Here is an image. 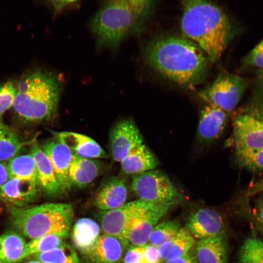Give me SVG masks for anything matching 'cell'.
<instances>
[{
  "label": "cell",
  "instance_id": "6da1fadb",
  "mask_svg": "<svg viewBox=\"0 0 263 263\" xmlns=\"http://www.w3.org/2000/svg\"><path fill=\"white\" fill-rule=\"evenodd\" d=\"M145 58L156 73L175 83L192 88L205 79L211 62L204 51L184 37L163 36L146 46Z\"/></svg>",
  "mask_w": 263,
  "mask_h": 263
},
{
  "label": "cell",
  "instance_id": "7a4b0ae2",
  "mask_svg": "<svg viewBox=\"0 0 263 263\" xmlns=\"http://www.w3.org/2000/svg\"><path fill=\"white\" fill-rule=\"evenodd\" d=\"M180 26L184 37L196 44L211 62L217 61L232 36L230 20L224 10L207 0L181 1Z\"/></svg>",
  "mask_w": 263,
  "mask_h": 263
},
{
  "label": "cell",
  "instance_id": "3957f363",
  "mask_svg": "<svg viewBox=\"0 0 263 263\" xmlns=\"http://www.w3.org/2000/svg\"><path fill=\"white\" fill-rule=\"evenodd\" d=\"M155 5L154 1L148 0L106 1L90 25L98 46L116 49L126 38L141 30Z\"/></svg>",
  "mask_w": 263,
  "mask_h": 263
},
{
  "label": "cell",
  "instance_id": "277c9868",
  "mask_svg": "<svg viewBox=\"0 0 263 263\" xmlns=\"http://www.w3.org/2000/svg\"><path fill=\"white\" fill-rule=\"evenodd\" d=\"M62 89L61 81L54 74L41 69L31 71L16 87L14 111L26 122L50 120L56 113Z\"/></svg>",
  "mask_w": 263,
  "mask_h": 263
},
{
  "label": "cell",
  "instance_id": "5b68a950",
  "mask_svg": "<svg viewBox=\"0 0 263 263\" xmlns=\"http://www.w3.org/2000/svg\"><path fill=\"white\" fill-rule=\"evenodd\" d=\"M7 211L12 227L30 240L50 234L67 238L74 214L72 205L66 203H46L27 207L9 204Z\"/></svg>",
  "mask_w": 263,
  "mask_h": 263
},
{
  "label": "cell",
  "instance_id": "8992f818",
  "mask_svg": "<svg viewBox=\"0 0 263 263\" xmlns=\"http://www.w3.org/2000/svg\"><path fill=\"white\" fill-rule=\"evenodd\" d=\"M140 200L122 240L126 248L147 244L154 227L176 203L154 204Z\"/></svg>",
  "mask_w": 263,
  "mask_h": 263
},
{
  "label": "cell",
  "instance_id": "52a82bcc",
  "mask_svg": "<svg viewBox=\"0 0 263 263\" xmlns=\"http://www.w3.org/2000/svg\"><path fill=\"white\" fill-rule=\"evenodd\" d=\"M132 188L139 200L150 203H176L180 196L169 177L156 170L133 175Z\"/></svg>",
  "mask_w": 263,
  "mask_h": 263
},
{
  "label": "cell",
  "instance_id": "ba28073f",
  "mask_svg": "<svg viewBox=\"0 0 263 263\" xmlns=\"http://www.w3.org/2000/svg\"><path fill=\"white\" fill-rule=\"evenodd\" d=\"M246 85L244 78L222 72L214 81L199 94L207 104L215 106L227 113L236 107L244 94Z\"/></svg>",
  "mask_w": 263,
  "mask_h": 263
},
{
  "label": "cell",
  "instance_id": "9c48e42d",
  "mask_svg": "<svg viewBox=\"0 0 263 263\" xmlns=\"http://www.w3.org/2000/svg\"><path fill=\"white\" fill-rule=\"evenodd\" d=\"M233 127L235 150L263 149V120L240 113L234 117Z\"/></svg>",
  "mask_w": 263,
  "mask_h": 263
},
{
  "label": "cell",
  "instance_id": "30bf717a",
  "mask_svg": "<svg viewBox=\"0 0 263 263\" xmlns=\"http://www.w3.org/2000/svg\"><path fill=\"white\" fill-rule=\"evenodd\" d=\"M143 137L134 122L129 119L118 122L112 129L109 139L111 156L120 162L132 150L143 144Z\"/></svg>",
  "mask_w": 263,
  "mask_h": 263
},
{
  "label": "cell",
  "instance_id": "8fae6325",
  "mask_svg": "<svg viewBox=\"0 0 263 263\" xmlns=\"http://www.w3.org/2000/svg\"><path fill=\"white\" fill-rule=\"evenodd\" d=\"M41 148L51 163L63 194L66 193L72 187L69 171L73 152L56 139L47 141Z\"/></svg>",
  "mask_w": 263,
  "mask_h": 263
},
{
  "label": "cell",
  "instance_id": "7c38bea8",
  "mask_svg": "<svg viewBox=\"0 0 263 263\" xmlns=\"http://www.w3.org/2000/svg\"><path fill=\"white\" fill-rule=\"evenodd\" d=\"M140 201L138 199L125 203L114 209L100 211L98 218L103 233L117 237L122 241Z\"/></svg>",
  "mask_w": 263,
  "mask_h": 263
},
{
  "label": "cell",
  "instance_id": "4fadbf2b",
  "mask_svg": "<svg viewBox=\"0 0 263 263\" xmlns=\"http://www.w3.org/2000/svg\"><path fill=\"white\" fill-rule=\"evenodd\" d=\"M225 227L221 215L208 208H200L192 213L187 224L190 233L199 240L225 234Z\"/></svg>",
  "mask_w": 263,
  "mask_h": 263
},
{
  "label": "cell",
  "instance_id": "5bb4252c",
  "mask_svg": "<svg viewBox=\"0 0 263 263\" xmlns=\"http://www.w3.org/2000/svg\"><path fill=\"white\" fill-rule=\"evenodd\" d=\"M41 191L38 182L10 178L1 189L0 199L23 207L38 199Z\"/></svg>",
  "mask_w": 263,
  "mask_h": 263
},
{
  "label": "cell",
  "instance_id": "9a60e30c",
  "mask_svg": "<svg viewBox=\"0 0 263 263\" xmlns=\"http://www.w3.org/2000/svg\"><path fill=\"white\" fill-rule=\"evenodd\" d=\"M227 113L212 105L206 104L200 112L197 137L204 143H210L219 138L225 126Z\"/></svg>",
  "mask_w": 263,
  "mask_h": 263
},
{
  "label": "cell",
  "instance_id": "2e32d148",
  "mask_svg": "<svg viewBox=\"0 0 263 263\" xmlns=\"http://www.w3.org/2000/svg\"><path fill=\"white\" fill-rule=\"evenodd\" d=\"M30 153L35 162L38 180L41 191L49 197L63 194L48 157L35 141L32 143Z\"/></svg>",
  "mask_w": 263,
  "mask_h": 263
},
{
  "label": "cell",
  "instance_id": "e0dca14e",
  "mask_svg": "<svg viewBox=\"0 0 263 263\" xmlns=\"http://www.w3.org/2000/svg\"><path fill=\"white\" fill-rule=\"evenodd\" d=\"M56 139L79 156L89 158H107L108 154L94 139L83 134L72 132H53Z\"/></svg>",
  "mask_w": 263,
  "mask_h": 263
},
{
  "label": "cell",
  "instance_id": "ac0fdd59",
  "mask_svg": "<svg viewBox=\"0 0 263 263\" xmlns=\"http://www.w3.org/2000/svg\"><path fill=\"white\" fill-rule=\"evenodd\" d=\"M125 248L120 239L103 233L84 255L91 263H119Z\"/></svg>",
  "mask_w": 263,
  "mask_h": 263
},
{
  "label": "cell",
  "instance_id": "d6986e66",
  "mask_svg": "<svg viewBox=\"0 0 263 263\" xmlns=\"http://www.w3.org/2000/svg\"><path fill=\"white\" fill-rule=\"evenodd\" d=\"M128 189L125 179L112 177L107 180L96 195L94 204L101 211L119 208L127 199Z\"/></svg>",
  "mask_w": 263,
  "mask_h": 263
},
{
  "label": "cell",
  "instance_id": "ffe728a7",
  "mask_svg": "<svg viewBox=\"0 0 263 263\" xmlns=\"http://www.w3.org/2000/svg\"><path fill=\"white\" fill-rule=\"evenodd\" d=\"M195 256L198 263H227L225 234L200 239Z\"/></svg>",
  "mask_w": 263,
  "mask_h": 263
},
{
  "label": "cell",
  "instance_id": "44dd1931",
  "mask_svg": "<svg viewBox=\"0 0 263 263\" xmlns=\"http://www.w3.org/2000/svg\"><path fill=\"white\" fill-rule=\"evenodd\" d=\"M120 162L122 172L132 175L153 170L158 165L155 155L143 144L132 150Z\"/></svg>",
  "mask_w": 263,
  "mask_h": 263
},
{
  "label": "cell",
  "instance_id": "7402d4cb",
  "mask_svg": "<svg viewBox=\"0 0 263 263\" xmlns=\"http://www.w3.org/2000/svg\"><path fill=\"white\" fill-rule=\"evenodd\" d=\"M101 164L98 160L73 153L69 171L72 186L83 188L90 184L101 171Z\"/></svg>",
  "mask_w": 263,
  "mask_h": 263
},
{
  "label": "cell",
  "instance_id": "603a6c76",
  "mask_svg": "<svg viewBox=\"0 0 263 263\" xmlns=\"http://www.w3.org/2000/svg\"><path fill=\"white\" fill-rule=\"evenodd\" d=\"M98 224L88 218H82L75 224L72 231V240L75 247L85 255L100 235Z\"/></svg>",
  "mask_w": 263,
  "mask_h": 263
},
{
  "label": "cell",
  "instance_id": "cb8c5ba5",
  "mask_svg": "<svg viewBox=\"0 0 263 263\" xmlns=\"http://www.w3.org/2000/svg\"><path fill=\"white\" fill-rule=\"evenodd\" d=\"M195 240L187 229L181 227L170 240L158 246L162 261H170L183 257L190 251Z\"/></svg>",
  "mask_w": 263,
  "mask_h": 263
},
{
  "label": "cell",
  "instance_id": "d4e9b609",
  "mask_svg": "<svg viewBox=\"0 0 263 263\" xmlns=\"http://www.w3.org/2000/svg\"><path fill=\"white\" fill-rule=\"evenodd\" d=\"M27 242L17 230H9L0 236V263H18Z\"/></svg>",
  "mask_w": 263,
  "mask_h": 263
},
{
  "label": "cell",
  "instance_id": "484cf974",
  "mask_svg": "<svg viewBox=\"0 0 263 263\" xmlns=\"http://www.w3.org/2000/svg\"><path fill=\"white\" fill-rule=\"evenodd\" d=\"M26 144L8 126L0 121V162L10 161Z\"/></svg>",
  "mask_w": 263,
  "mask_h": 263
},
{
  "label": "cell",
  "instance_id": "4316f807",
  "mask_svg": "<svg viewBox=\"0 0 263 263\" xmlns=\"http://www.w3.org/2000/svg\"><path fill=\"white\" fill-rule=\"evenodd\" d=\"M7 166L10 178L38 182L35 162L30 153L16 156Z\"/></svg>",
  "mask_w": 263,
  "mask_h": 263
},
{
  "label": "cell",
  "instance_id": "83f0119b",
  "mask_svg": "<svg viewBox=\"0 0 263 263\" xmlns=\"http://www.w3.org/2000/svg\"><path fill=\"white\" fill-rule=\"evenodd\" d=\"M65 239V237L58 234H50L30 240L26 244L19 262L34 255L44 253L64 244L66 243Z\"/></svg>",
  "mask_w": 263,
  "mask_h": 263
},
{
  "label": "cell",
  "instance_id": "f1b7e54d",
  "mask_svg": "<svg viewBox=\"0 0 263 263\" xmlns=\"http://www.w3.org/2000/svg\"><path fill=\"white\" fill-rule=\"evenodd\" d=\"M29 259L46 263H81L73 247L67 243L51 250L31 256L26 260Z\"/></svg>",
  "mask_w": 263,
  "mask_h": 263
},
{
  "label": "cell",
  "instance_id": "f546056e",
  "mask_svg": "<svg viewBox=\"0 0 263 263\" xmlns=\"http://www.w3.org/2000/svg\"><path fill=\"white\" fill-rule=\"evenodd\" d=\"M240 263H263V238L249 237L243 242L238 253Z\"/></svg>",
  "mask_w": 263,
  "mask_h": 263
},
{
  "label": "cell",
  "instance_id": "4dcf8cb0",
  "mask_svg": "<svg viewBox=\"0 0 263 263\" xmlns=\"http://www.w3.org/2000/svg\"><path fill=\"white\" fill-rule=\"evenodd\" d=\"M235 156L241 167L256 173L263 172V149L236 150Z\"/></svg>",
  "mask_w": 263,
  "mask_h": 263
},
{
  "label": "cell",
  "instance_id": "1f68e13d",
  "mask_svg": "<svg viewBox=\"0 0 263 263\" xmlns=\"http://www.w3.org/2000/svg\"><path fill=\"white\" fill-rule=\"evenodd\" d=\"M181 226L175 220H168L156 225L150 234V244L159 246L172 239L179 231Z\"/></svg>",
  "mask_w": 263,
  "mask_h": 263
},
{
  "label": "cell",
  "instance_id": "d6a6232c",
  "mask_svg": "<svg viewBox=\"0 0 263 263\" xmlns=\"http://www.w3.org/2000/svg\"><path fill=\"white\" fill-rule=\"evenodd\" d=\"M16 87L12 82H6L0 85V121L4 113L13 107Z\"/></svg>",
  "mask_w": 263,
  "mask_h": 263
},
{
  "label": "cell",
  "instance_id": "836d02e7",
  "mask_svg": "<svg viewBox=\"0 0 263 263\" xmlns=\"http://www.w3.org/2000/svg\"><path fill=\"white\" fill-rule=\"evenodd\" d=\"M245 62L252 66L263 68V39L247 56Z\"/></svg>",
  "mask_w": 263,
  "mask_h": 263
},
{
  "label": "cell",
  "instance_id": "e575fe53",
  "mask_svg": "<svg viewBox=\"0 0 263 263\" xmlns=\"http://www.w3.org/2000/svg\"><path fill=\"white\" fill-rule=\"evenodd\" d=\"M144 261V245L128 248L124 257V263H141Z\"/></svg>",
  "mask_w": 263,
  "mask_h": 263
},
{
  "label": "cell",
  "instance_id": "d590c367",
  "mask_svg": "<svg viewBox=\"0 0 263 263\" xmlns=\"http://www.w3.org/2000/svg\"><path fill=\"white\" fill-rule=\"evenodd\" d=\"M162 261L158 246L150 244L144 245V262L148 263H161Z\"/></svg>",
  "mask_w": 263,
  "mask_h": 263
},
{
  "label": "cell",
  "instance_id": "8d00e7d4",
  "mask_svg": "<svg viewBox=\"0 0 263 263\" xmlns=\"http://www.w3.org/2000/svg\"><path fill=\"white\" fill-rule=\"evenodd\" d=\"M78 0H52L50 1L54 13L58 14L61 11L78 4Z\"/></svg>",
  "mask_w": 263,
  "mask_h": 263
},
{
  "label": "cell",
  "instance_id": "74e56055",
  "mask_svg": "<svg viewBox=\"0 0 263 263\" xmlns=\"http://www.w3.org/2000/svg\"><path fill=\"white\" fill-rule=\"evenodd\" d=\"M10 178L7 163L0 162V192L2 187Z\"/></svg>",
  "mask_w": 263,
  "mask_h": 263
},
{
  "label": "cell",
  "instance_id": "f35d334b",
  "mask_svg": "<svg viewBox=\"0 0 263 263\" xmlns=\"http://www.w3.org/2000/svg\"><path fill=\"white\" fill-rule=\"evenodd\" d=\"M165 263H198L196 256L190 251L186 255L178 259L167 261Z\"/></svg>",
  "mask_w": 263,
  "mask_h": 263
},
{
  "label": "cell",
  "instance_id": "ab89813d",
  "mask_svg": "<svg viewBox=\"0 0 263 263\" xmlns=\"http://www.w3.org/2000/svg\"><path fill=\"white\" fill-rule=\"evenodd\" d=\"M254 213L256 218L263 227V200L258 202L255 207Z\"/></svg>",
  "mask_w": 263,
  "mask_h": 263
},
{
  "label": "cell",
  "instance_id": "60d3db41",
  "mask_svg": "<svg viewBox=\"0 0 263 263\" xmlns=\"http://www.w3.org/2000/svg\"><path fill=\"white\" fill-rule=\"evenodd\" d=\"M259 191L263 192V180L258 182L255 185L254 189L253 190V191L257 192Z\"/></svg>",
  "mask_w": 263,
  "mask_h": 263
},
{
  "label": "cell",
  "instance_id": "b9f144b4",
  "mask_svg": "<svg viewBox=\"0 0 263 263\" xmlns=\"http://www.w3.org/2000/svg\"><path fill=\"white\" fill-rule=\"evenodd\" d=\"M18 263H44L40 261H38L37 260L29 259V260H26L23 261L22 262H21Z\"/></svg>",
  "mask_w": 263,
  "mask_h": 263
},
{
  "label": "cell",
  "instance_id": "7bdbcfd3",
  "mask_svg": "<svg viewBox=\"0 0 263 263\" xmlns=\"http://www.w3.org/2000/svg\"><path fill=\"white\" fill-rule=\"evenodd\" d=\"M147 263V262H142V263Z\"/></svg>",
  "mask_w": 263,
  "mask_h": 263
}]
</instances>
